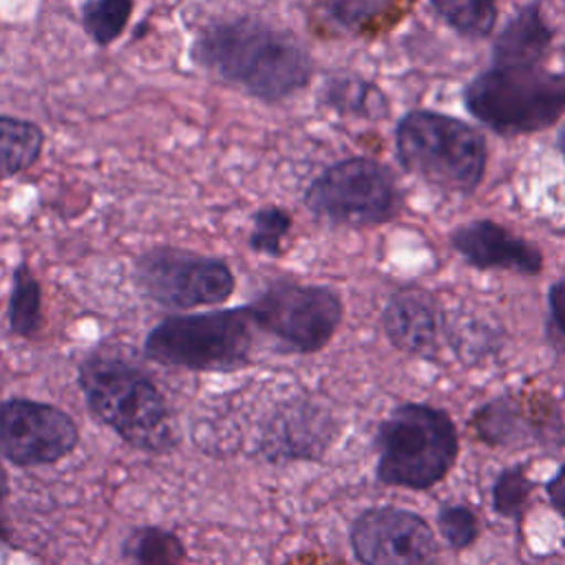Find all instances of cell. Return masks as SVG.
Returning a JSON list of instances; mask_svg holds the SVG:
<instances>
[{
    "label": "cell",
    "mask_w": 565,
    "mask_h": 565,
    "mask_svg": "<svg viewBox=\"0 0 565 565\" xmlns=\"http://www.w3.org/2000/svg\"><path fill=\"white\" fill-rule=\"evenodd\" d=\"M468 113L499 135H530L565 115V75L543 66H492L463 86Z\"/></svg>",
    "instance_id": "5b68a950"
},
{
    "label": "cell",
    "mask_w": 565,
    "mask_h": 565,
    "mask_svg": "<svg viewBox=\"0 0 565 565\" xmlns=\"http://www.w3.org/2000/svg\"><path fill=\"white\" fill-rule=\"evenodd\" d=\"M316 216L344 225H380L395 216L399 194L386 166L369 157H351L329 166L305 192Z\"/></svg>",
    "instance_id": "52a82bcc"
},
{
    "label": "cell",
    "mask_w": 565,
    "mask_h": 565,
    "mask_svg": "<svg viewBox=\"0 0 565 565\" xmlns=\"http://www.w3.org/2000/svg\"><path fill=\"white\" fill-rule=\"evenodd\" d=\"M77 377L90 411L121 439L152 452L174 444L168 406L141 371L121 360L88 358Z\"/></svg>",
    "instance_id": "277c9868"
},
{
    "label": "cell",
    "mask_w": 565,
    "mask_h": 565,
    "mask_svg": "<svg viewBox=\"0 0 565 565\" xmlns=\"http://www.w3.org/2000/svg\"><path fill=\"white\" fill-rule=\"evenodd\" d=\"M558 150H561V154L565 157V126H563L561 132H558Z\"/></svg>",
    "instance_id": "f1b7e54d"
},
{
    "label": "cell",
    "mask_w": 565,
    "mask_h": 565,
    "mask_svg": "<svg viewBox=\"0 0 565 565\" xmlns=\"http://www.w3.org/2000/svg\"><path fill=\"white\" fill-rule=\"evenodd\" d=\"M550 322L565 338V280H558L547 291Z\"/></svg>",
    "instance_id": "484cf974"
},
{
    "label": "cell",
    "mask_w": 565,
    "mask_h": 565,
    "mask_svg": "<svg viewBox=\"0 0 565 565\" xmlns=\"http://www.w3.org/2000/svg\"><path fill=\"white\" fill-rule=\"evenodd\" d=\"M9 324L18 335L31 338L42 327V291L26 265H20L13 274Z\"/></svg>",
    "instance_id": "d6986e66"
},
{
    "label": "cell",
    "mask_w": 565,
    "mask_h": 565,
    "mask_svg": "<svg viewBox=\"0 0 565 565\" xmlns=\"http://www.w3.org/2000/svg\"><path fill=\"white\" fill-rule=\"evenodd\" d=\"M437 525L452 550H466L479 536V519L468 505L441 508L437 514Z\"/></svg>",
    "instance_id": "d4e9b609"
},
{
    "label": "cell",
    "mask_w": 565,
    "mask_h": 565,
    "mask_svg": "<svg viewBox=\"0 0 565 565\" xmlns=\"http://www.w3.org/2000/svg\"><path fill=\"white\" fill-rule=\"evenodd\" d=\"M393 0H327L329 18L344 29H362L388 13Z\"/></svg>",
    "instance_id": "cb8c5ba5"
},
{
    "label": "cell",
    "mask_w": 565,
    "mask_h": 565,
    "mask_svg": "<svg viewBox=\"0 0 565 565\" xmlns=\"http://www.w3.org/2000/svg\"><path fill=\"white\" fill-rule=\"evenodd\" d=\"M7 488H9L7 486V477H4V470L0 468V499L7 494Z\"/></svg>",
    "instance_id": "83f0119b"
},
{
    "label": "cell",
    "mask_w": 565,
    "mask_h": 565,
    "mask_svg": "<svg viewBox=\"0 0 565 565\" xmlns=\"http://www.w3.org/2000/svg\"><path fill=\"white\" fill-rule=\"evenodd\" d=\"M351 547L362 565H437L439 558L430 525L393 505L362 512L351 525Z\"/></svg>",
    "instance_id": "30bf717a"
},
{
    "label": "cell",
    "mask_w": 565,
    "mask_h": 565,
    "mask_svg": "<svg viewBox=\"0 0 565 565\" xmlns=\"http://www.w3.org/2000/svg\"><path fill=\"white\" fill-rule=\"evenodd\" d=\"M430 4L463 38H486L497 24V0H430Z\"/></svg>",
    "instance_id": "ac0fdd59"
},
{
    "label": "cell",
    "mask_w": 565,
    "mask_h": 565,
    "mask_svg": "<svg viewBox=\"0 0 565 565\" xmlns=\"http://www.w3.org/2000/svg\"><path fill=\"white\" fill-rule=\"evenodd\" d=\"M470 428L483 444L519 448L525 444H563V422L558 415H527L523 404L512 395L488 399L470 419Z\"/></svg>",
    "instance_id": "4fadbf2b"
},
{
    "label": "cell",
    "mask_w": 565,
    "mask_h": 565,
    "mask_svg": "<svg viewBox=\"0 0 565 565\" xmlns=\"http://www.w3.org/2000/svg\"><path fill=\"white\" fill-rule=\"evenodd\" d=\"M291 227V216L280 207H263L254 214V230L249 234V247L269 256L280 254V243Z\"/></svg>",
    "instance_id": "603a6c76"
},
{
    "label": "cell",
    "mask_w": 565,
    "mask_h": 565,
    "mask_svg": "<svg viewBox=\"0 0 565 565\" xmlns=\"http://www.w3.org/2000/svg\"><path fill=\"white\" fill-rule=\"evenodd\" d=\"M44 146L40 126L0 115V179L31 168Z\"/></svg>",
    "instance_id": "2e32d148"
},
{
    "label": "cell",
    "mask_w": 565,
    "mask_h": 565,
    "mask_svg": "<svg viewBox=\"0 0 565 565\" xmlns=\"http://www.w3.org/2000/svg\"><path fill=\"white\" fill-rule=\"evenodd\" d=\"M382 327L388 342L408 355L430 360L439 351L441 316L426 289L395 291L384 305Z\"/></svg>",
    "instance_id": "5bb4252c"
},
{
    "label": "cell",
    "mask_w": 565,
    "mask_h": 565,
    "mask_svg": "<svg viewBox=\"0 0 565 565\" xmlns=\"http://www.w3.org/2000/svg\"><path fill=\"white\" fill-rule=\"evenodd\" d=\"M130 565H185L181 541L166 530L143 527L130 534L126 543Z\"/></svg>",
    "instance_id": "ffe728a7"
},
{
    "label": "cell",
    "mask_w": 565,
    "mask_h": 565,
    "mask_svg": "<svg viewBox=\"0 0 565 565\" xmlns=\"http://www.w3.org/2000/svg\"><path fill=\"white\" fill-rule=\"evenodd\" d=\"M77 444L75 422L60 408L31 399L0 404V455L20 466L53 463Z\"/></svg>",
    "instance_id": "8fae6325"
},
{
    "label": "cell",
    "mask_w": 565,
    "mask_h": 565,
    "mask_svg": "<svg viewBox=\"0 0 565 565\" xmlns=\"http://www.w3.org/2000/svg\"><path fill=\"white\" fill-rule=\"evenodd\" d=\"M395 152L402 168L419 179L468 194L486 174L488 148L470 124L435 110H411L395 128Z\"/></svg>",
    "instance_id": "7a4b0ae2"
},
{
    "label": "cell",
    "mask_w": 565,
    "mask_h": 565,
    "mask_svg": "<svg viewBox=\"0 0 565 565\" xmlns=\"http://www.w3.org/2000/svg\"><path fill=\"white\" fill-rule=\"evenodd\" d=\"M254 327L298 353L320 351L342 322V300L316 285L274 282L247 305Z\"/></svg>",
    "instance_id": "ba28073f"
},
{
    "label": "cell",
    "mask_w": 565,
    "mask_h": 565,
    "mask_svg": "<svg viewBox=\"0 0 565 565\" xmlns=\"http://www.w3.org/2000/svg\"><path fill=\"white\" fill-rule=\"evenodd\" d=\"M130 13L132 0H90L84 4L82 22L95 44L108 46L124 33Z\"/></svg>",
    "instance_id": "44dd1931"
},
{
    "label": "cell",
    "mask_w": 565,
    "mask_h": 565,
    "mask_svg": "<svg viewBox=\"0 0 565 565\" xmlns=\"http://www.w3.org/2000/svg\"><path fill=\"white\" fill-rule=\"evenodd\" d=\"M132 278L143 296L168 309L221 305L236 285L223 260L174 247H159L139 256Z\"/></svg>",
    "instance_id": "9c48e42d"
},
{
    "label": "cell",
    "mask_w": 565,
    "mask_h": 565,
    "mask_svg": "<svg viewBox=\"0 0 565 565\" xmlns=\"http://www.w3.org/2000/svg\"><path fill=\"white\" fill-rule=\"evenodd\" d=\"M552 508L565 519V463L554 472V477L545 486Z\"/></svg>",
    "instance_id": "4316f807"
},
{
    "label": "cell",
    "mask_w": 565,
    "mask_h": 565,
    "mask_svg": "<svg viewBox=\"0 0 565 565\" xmlns=\"http://www.w3.org/2000/svg\"><path fill=\"white\" fill-rule=\"evenodd\" d=\"M322 102L338 113L358 117H386L388 102L384 93L360 77H331L322 88Z\"/></svg>",
    "instance_id": "e0dca14e"
},
{
    "label": "cell",
    "mask_w": 565,
    "mask_h": 565,
    "mask_svg": "<svg viewBox=\"0 0 565 565\" xmlns=\"http://www.w3.org/2000/svg\"><path fill=\"white\" fill-rule=\"evenodd\" d=\"M192 57L214 77L267 102L294 95L311 75V57L302 42L254 18L203 29L194 40Z\"/></svg>",
    "instance_id": "6da1fadb"
},
{
    "label": "cell",
    "mask_w": 565,
    "mask_h": 565,
    "mask_svg": "<svg viewBox=\"0 0 565 565\" xmlns=\"http://www.w3.org/2000/svg\"><path fill=\"white\" fill-rule=\"evenodd\" d=\"M554 40L552 26L545 22L541 7L525 4L497 33L492 44V66L530 68L541 66Z\"/></svg>",
    "instance_id": "9a60e30c"
},
{
    "label": "cell",
    "mask_w": 565,
    "mask_h": 565,
    "mask_svg": "<svg viewBox=\"0 0 565 565\" xmlns=\"http://www.w3.org/2000/svg\"><path fill=\"white\" fill-rule=\"evenodd\" d=\"M450 245L477 269H508L530 276L543 269L539 247L490 218H477L455 227Z\"/></svg>",
    "instance_id": "7c38bea8"
},
{
    "label": "cell",
    "mask_w": 565,
    "mask_h": 565,
    "mask_svg": "<svg viewBox=\"0 0 565 565\" xmlns=\"http://www.w3.org/2000/svg\"><path fill=\"white\" fill-rule=\"evenodd\" d=\"M377 450V479L382 483L428 490L455 466L459 437L446 411L406 402L380 424Z\"/></svg>",
    "instance_id": "3957f363"
},
{
    "label": "cell",
    "mask_w": 565,
    "mask_h": 565,
    "mask_svg": "<svg viewBox=\"0 0 565 565\" xmlns=\"http://www.w3.org/2000/svg\"><path fill=\"white\" fill-rule=\"evenodd\" d=\"M247 307L216 309L161 320L146 338L150 360L192 371H230L247 362L252 349Z\"/></svg>",
    "instance_id": "8992f818"
},
{
    "label": "cell",
    "mask_w": 565,
    "mask_h": 565,
    "mask_svg": "<svg viewBox=\"0 0 565 565\" xmlns=\"http://www.w3.org/2000/svg\"><path fill=\"white\" fill-rule=\"evenodd\" d=\"M534 483L525 475L523 466H510L499 472L492 483V508L505 519H519L525 510Z\"/></svg>",
    "instance_id": "7402d4cb"
}]
</instances>
